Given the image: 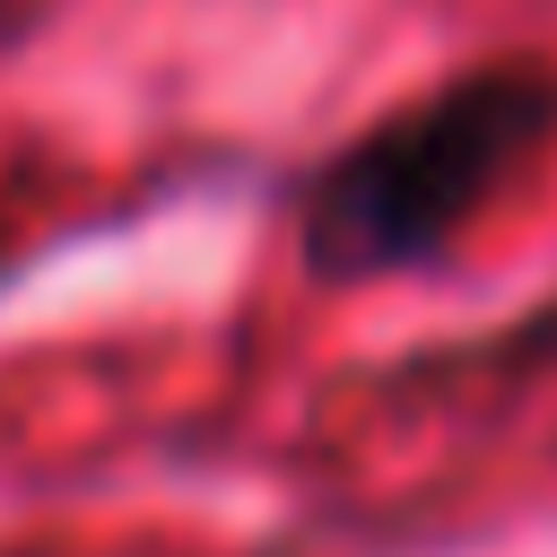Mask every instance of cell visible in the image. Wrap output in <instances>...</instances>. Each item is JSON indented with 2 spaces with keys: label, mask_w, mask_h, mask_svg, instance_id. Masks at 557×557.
I'll list each match as a JSON object with an SVG mask.
<instances>
[{
  "label": "cell",
  "mask_w": 557,
  "mask_h": 557,
  "mask_svg": "<svg viewBox=\"0 0 557 557\" xmlns=\"http://www.w3.org/2000/svg\"><path fill=\"white\" fill-rule=\"evenodd\" d=\"M557 139V61H479L366 122L296 183V261L322 287L444 270L461 226Z\"/></svg>",
  "instance_id": "6da1fadb"
},
{
  "label": "cell",
  "mask_w": 557,
  "mask_h": 557,
  "mask_svg": "<svg viewBox=\"0 0 557 557\" xmlns=\"http://www.w3.org/2000/svg\"><path fill=\"white\" fill-rule=\"evenodd\" d=\"M0 35H9V9H0Z\"/></svg>",
  "instance_id": "7a4b0ae2"
}]
</instances>
